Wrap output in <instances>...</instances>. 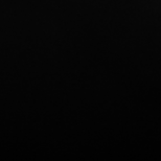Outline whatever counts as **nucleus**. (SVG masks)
I'll return each mask as SVG.
<instances>
[]
</instances>
